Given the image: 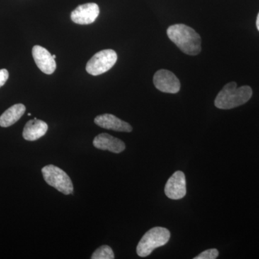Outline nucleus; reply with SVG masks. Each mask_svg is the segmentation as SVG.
I'll use <instances>...</instances> for the list:
<instances>
[{
    "instance_id": "nucleus-13",
    "label": "nucleus",
    "mask_w": 259,
    "mask_h": 259,
    "mask_svg": "<svg viewBox=\"0 0 259 259\" xmlns=\"http://www.w3.org/2000/svg\"><path fill=\"white\" fill-rule=\"evenodd\" d=\"M25 110H26V107L23 104H16L10 107L0 116V126L8 127L13 125L21 118Z\"/></svg>"
},
{
    "instance_id": "nucleus-2",
    "label": "nucleus",
    "mask_w": 259,
    "mask_h": 259,
    "mask_svg": "<svg viewBox=\"0 0 259 259\" xmlns=\"http://www.w3.org/2000/svg\"><path fill=\"white\" fill-rule=\"evenodd\" d=\"M251 88L249 86L237 88V83L233 81L227 83L218 93L214 100L216 107L222 110H229L244 105L252 97Z\"/></svg>"
},
{
    "instance_id": "nucleus-17",
    "label": "nucleus",
    "mask_w": 259,
    "mask_h": 259,
    "mask_svg": "<svg viewBox=\"0 0 259 259\" xmlns=\"http://www.w3.org/2000/svg\"><path fill=\"white\" fill-rule=\"evenodd\" d=\"M256 27H257V29H258V31H259V13L258 14V16H257Z\"/></svg>"
},
{
    "instance_id": "nucleus-11",
    "label": "nucleus",
    "mask_w": 259,
    "mask_h": 259,
    "mask_svg": "<svg viewBox=\"0 0 259 259\" xmlns=\"http://www.w3.org/2000/svg\"><path fill=\"white\" fill-rule=\"evenodd\" d=\"M93 145L97 149L120 153L125 149V144L121 140L107 134L98 135L94 139Z\"/></svg>"
},
{
    "instance_id": "nucleus-18",
    "label": "nucleus",
    "mask_w": 259,
    "mask_h": 259,
    "mask_svg": "<svg viewBox=\"0 0 259 259\" xmlns=\"http://www.w3.org/2000/svg\"><path fill=\"white\" fill-rule=\"evenodd\" d=\"M52 56H53V58H54V59H56V55H52Z\"/></svg>"
},
{
    "instance_id": "nucleus-4",
    "label": "nucleus",
    "mask_w": 259,
    "mask_h": 259,
    "mask_svg": "<svg viewBox=\"0 0 259 259\" xmlns=\"http://www.w3.org/2000/svg\"><path fill=\"white\" fill-rule=\"evenodd\" d=\"M46 182L64 194L73 193L74 186L69 175L59 167L50 164L42 168Z\"/></svg>"
},
{
    "instance_id": "nucleus-8",
    "label": "nucleus",
    "mask_w": 259,
    "mask_h": 259,
    "mask_svg": "<svg viewBox=\"0 0 259 259\" xmlns=\"http://www.w3.org/2000/svg\"><path fill=\"white\" fill-rule=\"evenodd\" d=\"M166 197L171 199H181L187 194L185 174L177 171L167 181L164 189Z\"/></svg>"
},
{
    "instance_id": "nucleus-12",
    "label": "nucleus",
    "mask_w": 259,
    "mask_h": 259,
    "mask_svg": "<svg viewBox=\"0 0 259 259\" xmlns=\"http://www.w3.org/2000/svg\"><path fill=\"white\" fill-rule=\"evenodd\" d=\"M48 125L44 121L37 120H29L24 127L23 136L24 139L28 141H35L45 136L47 133Z\"/></svg>"
},
{
    "instance_id": "nucleus-14",
    "label": "nucleus",
    "mask_w": 259,
    "mask_h": 259,
    "mask_svg": "<svg viewBox=\"0 0 259 259\" xmlns=\"http://www.w3.org/2000/svg\"><path fill=\"white\" fill-rule=\"evenodd\" d=\"M91 258L93 259H113L115 258L113 250L109 245H102L100 248H97L93 254L92 255Z\"/></svg>"
},
{
    "instance_id": "nucleus-1",
    "label": "nucleus",
    "mask_w": 259,
    "mask_h": 259,
    "mask_svg": "<svg viewBox=\"0 0 259 259\" xmlns=\"http://www.w3.org/2000/svg\"><path fill=\"white\" fill-rule=\"evenodd\" d=\"M167 35L182 52L187 55H198L202 50L201 37L193 28L176 24L167 29Z\"/></svg>"
},
{
    "instance_id": "nucleus-7",
    "label": "nucleus",
    "mask_w": 259,
    "mask_h": 259,
    "mask_svg": "<svg viewBox=\"0 0 259 259\" xmlns=\"http://www.w3.org/2000/svg\"><path fill=\"white\" fill-rule=\"evenodd\" d=\"M100 14V8L96 3L79 5L71 13V20L79 25H90L96 20Z\"/></svg>"
},
{
    "instance_id": "nucleus-5",
    "label": "nucleus",
    "mask_w": 259,
    "mask_h": 259,
    "mask_svg": "<svg viewBox=\"0 0 259 259\" xmlns=\"http://www.w3.org/2000/svg\"><path fill=\"white\" fill-rule=\"evenodd\" d=\"M117 60V55L115 51L111 49L102 50L95 54L88 61L87 71L93 76L104 74L113 67Z\"/></svg>"
},
{
    "instance_id": "nucleus-10",
    "label": "nucleus",
    "mask_w": 259,
    "mask_h": 259,
    "mask_svg": "<svg viewBox=\"0 0 259 259\" xmlns=\"http://www.w3.org/2000/svg\"><path fill=\"white\" fill-rule=\"evenodd\" d=\"M95 122L96 125L102 128L112 130L118 132L130 133L133 131L132 126L129 123L111 114H103L97 116L95 119Z\"/></svg>"
},
{
    "instance_id": "nucleus-6",
    "label": "nucleus",
    "mask_w": 259,
    "mask_h": 259,
    "mask_svg": "<svg viewBox=\"0 0 259 259\" xmlns=\"http://www.w3.org/2000/svg\"><path fill=\"white\" fill-rule=\"evenodd\" d=\"M155 87L162 93L176 94L180 90V80L171 71L166 69L158 71L153 76Z\"/></svg>"
},
{
    "instance_id": "nucleus-15",
    "label": "nucleus",
    "mask_w": 259,
    "mask_h": 259,
    "mask_svg": "<svg viewBox=\"0 0 259 259\" xmlns=\"http://www.w3.org/2000/svg\"><path fill=\"white\" fill-rule=\"evenodd\" d=\"M219 255V251L215 248L204 250L197 256L194 257V259H215Z\"/></svg>"
},
{
    "instance_id": "nucleus-3",
    "label": "nucleus",
    "mask_w": 259,
    "mask_h": 259,
    "mask_svg": "<svg viewBox=\"0 0 259 259\" xmlns=\"http://www.w3.org/2000/svg\"><path fill=\"white\" fill-rule=\"evenodd\" d=\"M171 233L166 228L155 227L145 233L136 248L137 254L146 257L159 247L166 245L169 241Z\"/></svg>"
},
{
    "instance_id": "nucleus-16",
    "label": "nucleus",
    "mask_w": 259,
    "mask_h": 259,
    "mask_svg": "<svg viewBox=\"0 0 259 259\" xmlns=\"http://www.w3.org/2000/svg\"><path fill=\"white\" fill-rule=\"evenodd\" d=\"M9 78V72L7 69H0V88L5 85Z\"/></svg>"
},
{
    "instance_id": "nucleus-9",
    "label": "nucleus",
    "mask_w": 259,
    "mask_h": 259,
    "mask_svg": "<svg viewBox=\"0 0 259 259\" xmlns=\"http://www.w3.org/2000/svg\"><path fill=\"white\" fill-rule=\"evenodd\" d=\"M32 57L38 69L46 74H52L55 71L56 63L47 49L40 46L32 48Z\"/></svg>"
}]
</instances>
